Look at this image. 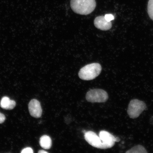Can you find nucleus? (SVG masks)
<instances>
[{
  "instance_id": "f03ea898",
  "label": "nucleus",
  "mask_w": 153,
  "mask_h": 153,
  "mask_svg": "<svg viewBox=\"0 0 153 153\" xmlns=\"http://www.w3.org/2000/svg\"><path fill=\"white\" fill-rule=\"evenodd\" d=\"M102 68L99 63H94L87 65L80 70L78 73L80 78L85 81L95 79L101 73Z\"/></svg>"
},
{
  "instance_id": "20e7f679",
  "label": "nucleus",
  "mask_w": 153,
  "mask_h": 153,
  "mask_svg": "<svg viewBox=\"0 0 153 153\" xmlns=\"http://www.w3.org/2000/svg\"><path fill=\"white\" fill-rule=\"evenodd\" d=\"M108 94L103 90L92 89L88 91L86 95L87 101L91 102H104L108 100Z\"/></svg>"
},
{
  "instance_id": "6e6552de",
  "label": "nucleus",
  "mask_w": 153,
  "mask_h": 153,
  "mask_svg": "<svg viewBox=\"0 0 153 153\" xmlns=\"http://www.w3.org/2000/svg\"><path fill=\"white\" fill-rule=\"evenodd\" d=\"M95 27L101 30H107L112 27V25L111 22H108L103 16L96 17L94 20Z\"/></svg>"
},
{
  "instance_id": "4468645a",
  "label": "nucleus",
  "mask_w": 153,
  "mask_h": 153,
  "mask_svg": "<svg viewBox=\"0 0 153 153\" xmlns=\"http://www.w3.org/2000/svg\"><path fill=\"white\" fill-rule=\"evenodd\" d=\"M22 153H33V150L32 149L30 148H25L22 150Z\"/></svg>"
},
{
  "instance_id": "39448f33",
  "label": "nucleus",
  "mask_w": 153,
  "mask_h": 153,
  "mask_svg": "<svg viewBox=\"0 0 153 153\" xmlns=\"http://www.w3.org/2000/svg\"><path fill=\"white\" fill-rule=\"evenodd\" d=\"M85 138L86 141L92 146L100 149H106L100 137L92 131L86 132Z\"/></svg>"
},
{
  "instance_id": "9d476101",
  "label": "nucleus",
  "mask_w": 153,
  "mask_h": 153,
  "mask_svg": "<svg viewBox=\"0 0 153 153\" xmlns=\"http://www.w3.org/2000/svg\"><path fill=\"white\" fill-rule=\"evenodd\" d=\"M39 143L42 148L48 150L51 148L52 142L50 137L48 136L44 135L40 138Z\"/></svg>"
},
{
  "instance_id": "1a4fd4ad",
  "label": "nucleus",
  "mask_w": 153,
  "mask_h": 153,
  "mask_svg": "<svg viewBox=\"0 0 153 153\" xmlns=\"http://www.w3.org/2000/svg\"><path fill=\"white\" fill-rule=\"evenodd\" d=\"M16 105V103L15 101L11 100L9 97H3L0 102V106L1 108L7 110L13 109Z\"/></svg>"
},
{
  "instance_id": "f257e3e1",
  "label": "nucleus",
  "mask_w": 153,
  "mask_h": 153,
  "mask_svg": "<svg viewBox=\"0 0 153 153\" xmlns=\"http://www.w3.org/2000/svg\"><path fill=\"white\" fill-rule=\"evenodd\" d=\"M70 4L74 13L82 15L91 14L96 6L95 0H71Z\"/></svg>"
},
{
  "instance_id": "7ed1b4c3",
  "label": "nucleus",
  "mask_w": 153,
  "mask_h": 153,
  "mask_svg": "<svg viewBox=\"0 0 153 153\" xmlns=\"http://www.w3.org/2000/svg\"><path fill=\"white\" fill-rule=\"evenodd\" d=\"M146 108V105L143 101L135 99L131 100L128 106L127 113L129 117L133 119L137 118Z\"/></svg>"
},
{
  "instance_id": "ddd939ff",
  "label": "nucleus",
  "mask_w": 153,
  "mask_h": 153,
  "mask_svg": "<svg viewBox=\"0 0 153 153\" xmlns=\"http://www.w3.org/2000/svg\"><path fill=\"white\" fill-rule=\"evenodd\" d=\"M105 18L106 20L108 22H111V21L114 20V15L111 14H106L105 15Z\"/></svg>"
},
{
  "instance_id": "0eeeda50",
  "label": "nucleus",
  "mask_w": 153,
  "mask_h": 153,
  "mask_svg": "<svg viewBox=\"0 0 153 153\" xmlns=\"http://www.w3.org/2000/svg\"><path fill=\"white\" fill-rule=\"evenodd\" d=\"M99 137L106 149L112 148L114 146L115 143L116 142V137L106 131H100Z\"/></svg>"
},
{
  "instance_id": "f8f14e48",
  "label": "nucleus",
  "mask_w": 153,
  "mask_h": 153,
  "mask_svg": "<svg viewBox=\"0 0 153 153\" xmlns=\"http://www.w3.org/2000/svg\"><path fill=\"white\" fill-rule=\"evenodd\" d=\"M148 9L149 16L153 20V0H149Z\"/></svg>"
},
{
  "instance_id": "9b49d317",
  "label": "nucleus",
  "mask_w": 153,
  "mask_h": 153,
  "mask_svg": "<svg viewBox=\"0 0 153 153\" xmlns=\"http://www.w3.org/2000/svg\"><path fill=\"white\" fill-rule=\"evenodd\" d=\"M128 153H147L146 149L141 145H137L126 152Z\"/></svg>"
},
{
  "instance_id": "423d86ee",
  "label": "nucleus",
  "mask_w": 153,
  "mask_h": 153,
  "mask_svg": "<svg viewBox=\"0 0 153 153\" xmlns=\"http://www.w3.org/2000/svg\"><path fill=\"white\" fill-rule=\"evenodd\" d=\"M29 111L30 115L36 118L41 117L42 114L41 104L39 101L36 99H32L28 104Z\"/></svg>"
},
{
  "instance_id": "2eb2a0df",
  "label": "nucleus",
  "mask_w": 153,
  "mask_h": 153,
  "mask_svg": "<svg viewBox=\"0 0 153 153\" xmlns=\"http://www.w3.org/2000/svg\"><path fill=\"white\" fill-rule=\"evenodd\" d=\"M5 119L4 115L0 112V124L3 123L5 121Z\"/></svg>"
},
{
  "instance_id": "dca6fc26",
  "label": "nucleus",
  "mask_w": 153,
  "mask_h": 153,
  "mask_svg": "<svg viewBox=\"0 0 153 153\" xmlns=\"http://www.w3.org/2000/svg\"><path fill=\"white\" fill-rule=\"evenodd\" d=\"M38 153H48L47 152H46V151L43 150H40L38 152Z\"/></svg>"
}]
</instances>
